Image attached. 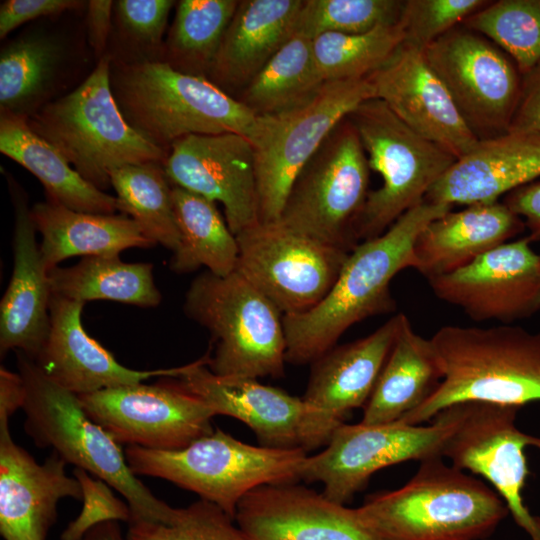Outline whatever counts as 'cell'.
<instances>
[{
    "mask_svg": "<svg viewBox=\"0 0 540 540\" xmlns=\"http://www.w3.org/2000/svg\"><path fill=\"white\" fill-rule=\"evenodd\" d=\"M451 208L424 200L380 236L360 242L318 305L304 313L283 315L286 363H312L355 323L393 312L392 279L403 269L414 268L413 247L418 235Z\"/></svg>",
    "mask_w": 540,
    "mask_h": 540,
    "instance_id": "cell-1",
    "label": "cell"
},
{
    "mask_svg": "<svg viewBox=\"0 0 540 540\" xmlns=\"http://www.w3.org/2000/svg\"><path fill=\"white\" fill-rule=\"evenodd\" d=\"M443 377L431 396L399 421L423 424L459 403L521 406L540 401V331L511 324L446 325L430 338Z\"/></svg>",
    "mask_w": 540,
    "mask_h": 540,
    "instance_id": "cell-2",
    "label": "cell"
},
{
    "mask_svg": "<svg viewBox=\"0 0 540 540\" xmlns=\"http://www.w3.org/2000/svg\"><path fill=\"white\" fill-rule=\"evenodd\" d=\"M356 511L382 540H482L509 514L494 490L441 457L422 461L405 485L369 496Z\"/></svg>",
    "mask_w": 540,
    "mask_h": 540,
    "instance_id": "cell-3",
    "label": "cell"
},
{
    "mask_svg": "<svg viewBox=\"0 0 540 540\" xmlns=\"http://www.w3.org/2000/svg\"><path fill=\"white\" fill-rule=\"evenodd\" d=\"M111 86L127 122L167 153L189 135H252L257 116L205 76L164 61L111 64Z\"/></svg>",
    "mask_w": 540,
    "mask_h": 540,
    "instance_id": "cell-4",
    "label": "cell"
},
{
    "mask_svg": "<svg viewBox=\"0 0 540 540\" xmlns=\"http://www.w3.org/2000/svg\"><path fill=\"white\" fill-rule=\"evenodd\" d=\"M16 355L26 388L24 430L34 444L51 447L67 464L117 490L130 506L131 520L170 522L177 508L158 499L137 478L120 444L88 416L78 396L46 377L25 353Z\"/></svg>",
    "mask_w": 540,
    "mask_h": 540,
    "instance_id": "cell-5",
    "label": "cell"
},
{
    "mask_svg": "<svg viewBox=\"0 0 540 540\" xmlns=\"http://www.w3.org/2000/svg\"><path fill=\"white\" fill-rule=\"evenodd\" d=\"M111 58L104 55L72 92L27 117L29 126L50 142L89 183L104 191L120 167L164 163L168 153L123 116L111 86Z\"/></svg>",
    "mask_w": 540,
    "mask_h": 540,
    "instance_id": "cell-6",
    "label": "cell"
},
{
    "mask_svg": "<svg viewBox=\"0 0 540 540\" xmlns=\"http://www.w3.org/2000/svg\"><path fill=\"white\" fill-rule=\"evenodd\" d=\"M124 453L136 476L170 481L216 504L232 519L239 502L251 490L301 480L308 456L301 447L253 446L220 428L181 449L127 446Z\"/></svg>",
    "mask_w": 540,
    "mask_h": 540,
    "instance_id": "cell-7",
    "label": "cell"
},
{
    "mask_svg": "<svg viewBox=\"0 0 540 540\" xmlns=\"http://www.w3.org/2000/svg\"><path fill=\"white\" fill-rule=\"evenodd\" d=\"M188 318L211 336L207 366L221 376L284 375L286 341L283 315L275 304L236 271L199 274L183 306Z\"/></svg>",
    "mask_w": 540,
    "mask_h": 540,
    "instance_id": "cell-8",
    "label": "cell"
},
{
    "mask_svg": "<svg viewBox=\"0 0 540 540\" xmlns=\"http://www.w3.org/2000/svg\"><path fill=\"white\" fill-rule=\"evenodd\" d=\"M370 169L382 185L370 191L355 225L358 243L383 234L401 215L424 201L456 158L421 136L380 99L371 98L349 115Z\"/></svg>",
    "mask_w": 540,
    "mask_h": 540,
    "instance_id": "cell-9",
    "label": "cell"
},
{
    "mask_svg": "<svg viewBox=\"0 0 540 540\" xmlns=\"http://www.w3.org/2000/svg\"><path fill=\"white\" fill-rule=\"evenodd\" d=\"M371 98L375 96L367 78L328 81L295 107L257 116L249 140L255 153L260 222L279 220L302 168L334 128Z\"/></svg>",
    "mask_w": 540,
    "mask_h": 540,
    "instance_id": "cell-10",
    "label": "cell"
},
{
    "mask_svg": "<svg viewBox=\"0 0 540 540\" xmlns=\"http://www.w3.org/2000/svg\"><path fill=\"white\" fill-rule=\"evenodd\" d=\"M370 167L359 135L343 119L299 172L278 220L286 228L351 252L369 194Z\"/></svg>",
    "mask_w": 540,
    "mask_h": 540,
    "instance_id": "cell-11",
    "label": "cell"
},
{
    "mask_svg": "<svg viewBox=\"0 0 540 540\" xmlns=\"http://www.w3.org/2000/svg\"><path fill=\"white\" fill-rule=\"evenodd\" d=\"M465 413L466 402L442 410L428 425L343 423L321 452L306 457L301 480L322 483L325 497L345 505L385 467L444 458L445 446Z\"/></svg>",
    "mask_w": 540,
    "mask_h": 540,
    "instance_id": "cell-12",
    "label": "cell"
},
{
    "mask_svg": "<svg viewBox=\"0 0 540 540\" xmlns=\"http://www.w3.org/2000/svg\"><path fill=\"white\" fill-rule=\"evenodd\" d=\"M424 54L478 141L508 132L522 75L499 46L460 24L430 44Z\"/></svg>",
    "mask_w": 540,
    "mask_h": 540,
    "instance_id": "cell-13",
    "label": "cell"
},
{
    "mask_svg": "<svg viewBox=\"0 0 540 540\" xmlns=\"http://www.w3.org/2000/svg\"><path fill=\"white\" fill-rule=\"evenodd\" d=\"M236 272L283 315L307 312L333 287L348 255L341 248L294 232L280 222H259L236 235Z\"/></svg>",
    "mask_w": 540,
    "mask_h": 540,
    "instance_id": "cell-14",
    "label": "cell"
},
{
    "mask_svg": "<svg viewBox=\"0 0 540 540\" xmlns=\"http://www.w3.org/2000/svg\"><path fill=\"white\" fill-rule=\"evenodd\" d=\"M77 396L88 416L120 445L176 450L214 431L213 410L170 377Z\"/></svg>",
    "mask_w": 540,
    "mask_h": 540,
    "instance_id": "cell-15",
    "label": "cell"
},
{
    "mask_svg": "<svg viewBox=\"0 0 540 540\" xmlns=\"http://www.w3.org/2000/svg\"><path fill=\"white\" fill-rule=\"evenodd\" d=\"M405 316L398 313L368 336L335 345L311 363L299 432L306 452L325 446L348 414L365 406Z\"/></svg>",
    "mask_w": 540,
    "mask_h": 540,
    "instance_id": "cell-16",
    "label": "cell"
},
{
    "mask_svg": "<svg viewBox=\"0 0 540 540\" xmlns=\"http://www.w3.org/2000/svg\"><path fill=\"white\" fill-rule=\"evenodd\" d=\"M520 407L487 402H466V413L449 438L443 457L454 467L490 482L517 525L531 540H540V517L524 504L529 469L525 449L540 451V437L515 424Z\"/></svg>",
    "mask_w": 540,
    "mask_h": 540,
    "instance_id": "cell-17",
    "label": "cell"
},
{
    "mask_svg": "<svg viewBox=\"0 0 540 540\" xmlns=\"http://www.w3.org/2000/svg\"><path fill=\"white\" fill-rule=\"evenodd\" d=\"M526 236L503 243L468 265L429 279L439 299L474 321L511 324L540 311V256Z\"/></svg>",
    "mask_w": 540,
    "mask_h": 540,
    "instance_id": "cell-18",
    "label": "cell"
},
{
    "mask_svg": "<svg viewBox=\"0 0 540 540\" xmlns=\"http://www.w3.org/2000/svg\"><path fill=\"white\" fill-rule=\"evenodd\" d=\"M163 167L172 185L220 202L235 236L260 222L255 153L246 136H186L172 144Z\"/></svg>",
    "mask_w": 540,
    "mask_h": 540,
    "instance_id": "cell-19",
    "label": "cell"
},
{
    "mask_svg": "<svg viewBox=\"0 0 540 540\" xmlns=\"http://www.w3.org/2000/svg\"><path fill=\"white\" fill-rule=\"evenodd\" d=\"M374 96L412 130L456 159L478 142L460 116L424 50L403 42L388 61L366 77Z\"/></svg>",
    "mask_w": 540,
    "mask_h": 540,
    "instance_id": "cell-20",
    "label": "cell"
},
{
    "mask_svg": "<svg viewBox=\"0 0 540 540\" xmlns=\"http://www.w3.org/2000/svg\"><path fill=\"white\" fill-rule=\"evenodd\" d=\"M234 520L250 540H382L356 508L297 483L251 490L239 502Z\"/></svg>",
    "mask_w": 540,
    "mask_h": 540,
    "instance_id": "cell-21",
    "label": "cell"
},
{
    "mask_svg": "<svg viewBox=\"0 0 540 540\" xmlns=\"http://www.w3.org/2000/svg\"><path fill=\"white\" fill-rule=\"evenodd\" d=\"M55 451L38 463L0 422V534L3 540H46L63 498L82 500V488Z\"/></svg>",
    "mask_w": 540,
    "mask_h": 540,
    "instance_id": "cell-22",
    "label": "cell"
},
{
    "mask_svg": "<svg viewBox=\"0 0 540 540\" xmlns=\"http://www.w3.org/2000/svg\"><path fill=\"white\" fill-rule=\"evenodd\" d=\"M173 379L215 415L234 417L250 427L261 446L300 447L301 398L255 378L217 375L208 368L206 355L180 366Z\"/></svg>",
    "mask_w": 540,
    "mask_h": 540,
    "instance_id": "cell-23",
    "label": "cell"
},
{
    "mask_svg": "<svg viewBox=\"0 0 540 540\" xmlns=\"http://www.w3.org/2000/svg\"><path fill=\"white\" fill-rule=\"evenodd\" d=\"M83 306L82 302L51 296L49 335L33 360L54 383L80 395L153 377L177 376L179 367L139 371L120 364L85 331L81 322Z\"/></svg>",
    "mask_w": 540,
    "mask_h": 540,
    "instance_id": "cell-24",
    "label": "cell"
},
{
    "mask_svg": "<svg viewBox=\"0 0 540 540\" xmlns=\"http://www.w3.org/2000/svg\"><path fill=\"white\" fill-rule=\"evenodd\" d=\"M14 204L13 271L0 303V353L9 350L35 359L50 331L51 288L26 197L9 180Z\"/></svg>",
    "mask_w": 540,
    "mask_h": 540,
    "instance_id": "cell-25",
    "label": "cell"
},
{
    "mask_svg": "<svg viewBox=\"0 0 540 540\" xmlns=\"http://www.w3.org/2000/svg\"><path fill=\"white\" fill-rule=\"evenodd\" d=\"M540 177V133L506 132L481 140L429 190L424 200L471 205L494 202Z\"/></svg>",
    "mask_w": 540,
    "mask_h": 540,
    "instance_id": "cell-26",
    "label": "cell"
},
{
    "mask_svg": "<svg viewBox=\"0 0 540 540\" xmlns=\"http://www.w3.org/2000/svg\"><path fill=\"white\" fill-rule=\"evenodd\" d=\"M524 221L504 202L466 206L430 222L418 235L414 269L427 280L454 272L521 234Z\"/></svg>",
    "mask_w": 540,
    "mask_h": 540,
    "instance_id": "cell-27",
    "label": "cell"
},
{
    "mask_svg": "<svg viewBox=\"0 0 540 540\" xmlns=\"http://www.w3.org/2000/svg\"><path fill=\"white\" fill-rule=\"evenodd\" d=\"M303 0H241L210 75L220 88H245L294 35ZM224 90V89H223Z\"/></svg>",
    "mask_w": 540,
    "mask_h": 540,
    "instance_id": "cell-28",
    "label": "cell"
},
{
    "mask_svg": "<svg viewBox=\"0 0 540 540\" xmlns=\"http://www.w3.org/2000/svg\"><path fill=\"white\" fill-rule=\"evenodd\" d=\"M40 250L49 272L74 256L119 255L128 248L156 245L139 225L125 214H97L69 209L48 200L31 208Z\"/></svg>",
    "mask_w": 540,
    "mask_h": 540,
    "instance_id": "cell-29",
    "label": "cell"
},
{
    "mask_svg": "<svg viewBox=\"0 0 540 540\" xmlns=\"http://www.w3.org/2000/svg\"><path fill=\"white\" fill-rule=\"evenodd\" d=\"M0 151L32 173L44 186L49 200L79 212H121L117 197L85 180L50 142L29 126L27 117L1 111Z\"/></svg>",
    "mask_w": 540,
    "mask_h": 540,
    "instance_id": "cell-30",
    "label": "cell"
},
{
    "mask_svg": "<svg viewBox=\"0 0 540 540\" xmlns=\"http://www.w3.org/2000/svg\"><path fill=\"white\" fill-rule=\"evenodd\" d=\"M442 377L430 339L417 334L405 316L360 422L399 421L431 396Z\"/></svg>",
    "mask_w": 540,
    "mask_h": 540,
    "instance_id": "cell-31",
    "label": "cell"
},
{
    "mask_svg": "<svg viewBox=\"0 0 540 540\" xmlns=\"http://www.w3.org/2000/svg\"><path fill=\"white\" fill-rule=\"evenodd\" d=\"M172 201L180 244L173 252L171 270L189 273L203 266L218 276L235 272L238 242L216 203L175 185H172Z\"/></svg>",
    "mask_w": 540,
    "mask_h": 540,
    "instance_id": "cell-32",
    "label": "cell"
},
{
    "mask_svg": "<svg viewBox=\"0 0 540 540\" xmlns=\"http://www.w3.org/2000/svg\"><path fill=\"white\" fill-rule=\"evenodd\" d=\"M150 263H126L119 255L83 257L77 264L48 272L52 295L85 303L109 300L155 307L161 293Z\"/></svg>",
    "mask_w": 540,
    "mask_h": 540,
    "instance_id": "cell-33",
    "label": "cell"
},
{
    "mask_svg": "<svg viewBox=\"0 0 540 540\" xmlns=\"http://www.w3.org/2000/svg\"><path fill=\"white\" fill-rule=\"evenodd\" d=\"M324 83L313 40L294 34L243 89L239 100L256 116L271 115L305 102Z\"/></svg>",
    "mask_w": 540,
    "mask_h": 540,
    "instance_id": "cell-34",
    "label": "cell"
},
{
    "mask_svg": "<svg viewBox=\"0 0 540 540\" xmlns=\"http://www.w3.org/2000/svg\"><path fill=\"white\" fill-rule=\"evenodd\" d=\"M238 4V0L179 1L163 61L183 73L210 74Z\"/></svg>",
    "mask_w": 540,
    "mask_h": 540,
    "instance_id": "cell-35",
    "label": "cell"
},
{
    "mask_svg": "<svg viewBox=\"0 0 540 540\" xmlns=\"http://www.w3.org/2000/svg\"><path fill=\"white\" fill-rule=\"evenodd\" d=\"M159 162L130 164L111 172L110 183L121 212L132 218L156 244L172 252L180 233L172 201V186Z\"/></svg>",
    "mask_w": 540,
    "mask_h": 540,
    "instance_id": "cell-36",
    "label": "cell"
},
{
    "mask_svg": "<svg viewBox=\"0 0 540 540\" xmlns=\"http://www.w3.org/2000/svg\"><path fill=\"white\" fill-rule=\"evenodd\" d=\"M60 47L44 36H26L0 55L1 111L26 116L44 97L60 60Z\"/></svg>",
    "mask_w": 540,
    "mask_h": 540,
    "instance_id": "cell-37",
    "label": "cell"
},
{
    "mask_svg": "<svg viewBox=\"0 0 540 540\" xmlns=\"http://www.w3.org/2000/svg\"><path fill=\"white\" fill-rule=\"evenodd\" d=\"M403 42L399 22L361 34L322 33L313 39V52L324 82L362 79L384 65Z\"/></svg>",
    "mask_w": 540,
    "mask_h": 540,
    "instance_id": "cell-38",
    "label": "cell"
},
{
    "mask_svg": "<svg viewBox=\"0 0 540 540\" xmlns=\"http://www.w3.org/2000/svg\"><path fill=\"white\" fill-rule=\"evenodd\" d=\"M461 25L494 42L521 75L540 63V0H496Z\"/></svg>",
    "mask_w": 540,
    "mask_h": 540,
    "instance_id": "cell-39",
    "label": "cell"
},
{
    "mask_svg": "<svg viewBox=\"0 0 540 540\" xmlns=\"http://www.w3.org/2000/svg\"><path fill=\"white\" fill-rule=\"evenodd\" d=\"M404 0H303L294 34H361L400 21Z\"/></svg>",
    "mask_w": 540,
    "mask_h": 540,
    "instance_id": "cell-40",
    "label": "cell"
},
{
    "mask_svg": "<svg viewBox=\"0 0 540 540\" xmlns=\"http://www.w3.org/2000/svg\"><path fill=\"white\" fill-rule=\"evenodd\" d=\"M127 540H250L216 504L200 499L177 508L168 522L130 520Z\"/></svg>",
    "mask_w": 540,
    "mask_h": 540,
    "instance_id": "cell-41",
    "label": "cell"
},
{
    "mask_svg": "<svg viewBox=\"0 0 540 540\" xmlns=\"http://www.w3.org/2000/svg\"><path fill=\"white\" fill-rule=\"evenodd\" d=\"M489 2V0H404L399 21L404 32V42L425 50Z\"/></svg>",
    "mask_w": 540,
    "mask_h": 540,
    "instance_id": "cell-42",
    "label": "cell"
},
{
    "mask_svg": "<svg viewBox=\"0 0 540 540\" xmlns=\"http://www.w3.org/2000/svg\"><path fill=\"white\" fill-rule=\"evenodd\" d=\"M73 476L79 481L83 505L78 516L63 530L60 540H80L90 529L108 521L129 522L132 512L129 504L116 497L105 481L90 476L75 467Z\"/></svg>",
    "mask_w": 540,
    "mask_h": 540,
    "instance_id": "cell-43",
    "label": "cell"
},
{
    "mask_svg": "<svg viewBox=\"0 0 540 540\" xmlns=\"http://www.w3.org/2000/svg\"><path fill=\"white\" fill-rule=\"evenodd\" d=\"M174 3L171 0H119L114 7L121 27L132 38L158 45Z\"/></svg>",
    "mask_w": 540,
    "mask_h": 540,
    "instance_id": "cell-44",
    "label": "cell"
},
{
    "mask_svg": "<svg viewBox=\"0 0 540 540\" xmlns=\"http://www.w3.org/2000/svg\"><path fill=\"white\" fill-rule=\"evenodd\" d=\"M84 3L77 0H6L0 5V38H5L25 22L74 10Z\"/></svg>",
    "mask_w": 540,
    "mask_h": 540,
    "instance_id": "cell-45",
    "label": "cell"
},
{
    "mask_svg": "<svg viewBox=\"0 0 540 540\" xmlns=\"http://www.w3.org/2000/svg\"><path fill=\"white\" fill-rule=\"evenodd\" d=\"M508 132L540 133V63L522 76L520 97Z\"/></svg>",
    "mask_w": 540,
    "mask_h": 540,
    "instance_id": "cell-46",
    "label": "cell"
},
{
    "mask_svg": "<svg viewBox=\"0 0 540 540\" xmlns=\"http://www.w3.org/2000/svg\"><path fill=\"white\" fill-rule=\"evenodd\" d=\"M504 203L524 221L531 243L540 241V182H532L509 192Z\"/></svg>",
    "mask_w": 540,
    "mask_h": 540,
    "instance_id": "cell-47",
    "label": "cell"
},
{
    "mask_svg": "<svg viewBox=\"0 0 540 540\" xmlns=\"http://www.w3.org/2000/svg\"><path fill=\"white\" fill-rule=\"evenodd\" d=\"M87 6L89 42L94 51L101 55L107 44L114 2L110 0H92L88 2Z\"/></svg>",
    "mask_w": 540,
    "mask_h": 540,
    "instance_id": "cell-48",
    "label": "cell"
},
{
    "mask_svg": "<svg viewBox=\"0 0 540 540\" xmlns=\"http://www.w3.org/2000/svg\"><path fill=\"white\" fill-rule=\"evenodd\" d=\"M26 398V388L19 373L9 371L4 366L0 368V422L7 421L19 409L23 408Z\"/></svg>",
    "mask_w": 540,
    "mask_h": 540,
    "instance_id": "cell-49",
    "label": "cell"
},
{
    "mask_svg": "<svg viewBox=\"0 0 540 540\" xmlns=\"http://www.w3.org/2000/svg\"><path fill=\"white\" fill-rule=\"evenodd\" d=\"M80 540H127V538L118 521H108L90 529Z\"/></svg>",
    "mask_w": 540,
    "mask_h": 540,
    "instance_id": "cell-50",
    "label": "cell"
},
{
    "mask_svg": "<svg viewBox=\"0 0 540 540\" xmlns=\"http://www.w3.org/2000/svg\"><path fill=\"white\" fill-rule=\"evenodd\" d=\"M482 540H492V539H487V538H486V539H482Z\"/></svg>",
    "mask_w": 540,
    "mask_h": 540,
    "instance_id": "cell-51",
    "label": "cell"
},
{
    "mask_svg": "<svg viewBox=\"0 0 540 540\" xmlns=\"http://www.w3.org/2000/svg\"><path fill=\"white\" fill-rule=\"evenodd\" d=\"M539 256H540V254H539Z\"/></svg>",
    "mask_w": 540,
    "mask_h": 540,
    "instance_id": "cell-52",
    "label": "cell"
}]
</instances>
